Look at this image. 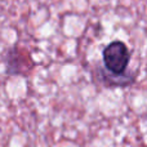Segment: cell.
<instances>
[{"label": "cell", "instance_id": "1", "mask_svg": "<svg viewBox=\"0 0 147 147\" xmlns=\"http://www.w3.org/2000/svg\"><path fill=\"white\" fill-rule=\"evenodd\" d=\"M102 58L106 71L110 72L111 78H105L103 80L110 85H128L132 84L134 78L125 76V71L128 69V65L130 61V53L128 51V47L123 41L115 40L110 43L102 52Z\"/></svg>", "mask_w": 147, "mask_h": 147}]
</instances>
